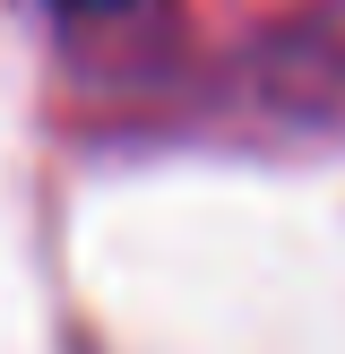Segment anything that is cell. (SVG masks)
I'll list each match as a JSON object with an SVG mask.
<instances>
[{"instance_id":"1","label":"cell","mask_w":345,"mask_h":354,"mask_svg":"<svg viewBox=\"0 0 345 354\" xmlns=\"http://www.w3.org/2000/svg\"><path fill=\"white\" fill-rule=\"evenodd\" d=\"M69 9H130V0H69Z\"/></svg>"}]
</instances>
